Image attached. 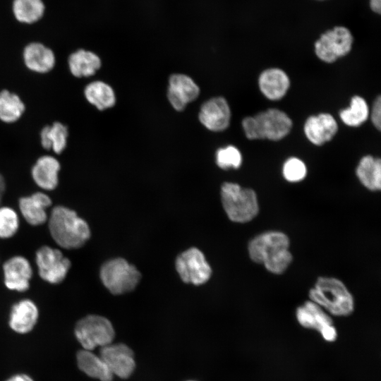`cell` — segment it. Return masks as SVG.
Here are the masks:
<instances>
[{
	"instance_id": "cell-5",
	"label": "cell",
	"mask_w": 381,
	"mask_h": 381,
	"mask_svg": "<svg viewBox=\"0 0 381 381\" xmlns=\"http://www.w3.org/2000/svg\"><path fill=\"white\" fill-rule=\"evenodd\" d=\"M99 276L104 286L115 295L133 291L141 278L136 267L121 258L104 262L101 267Z\"/></svg>"
},
{
	"instance_id": "cell-17",
	"label": "cell",
	"mask_w": 381,
	"mask_h": 381,
	"mask_svg": "<svg viewBox=\"0 0 381 381\" xmlns=\"http://www.w3.org/2000/svg\"><path fill=\"white\" fill-rule=\"evenodd\" d=\"M23 56L26 67L36 73H48L55 65L54 53L40 42H31L26 45Z\"/></svg>"
},
{
	"instance_id": "cell-14",
	"label": "cell",
	"mask_w": 381,
	"mask_h": 381,
	"mask_svg": "<svg viewBox=\"0 0 381 381\" xmlns=\"http://www.w3.org/2000/svg\"><path fill=\"white\" fill-rule=\"evenodd\" d=\"M303 131L306 137L312 144L320 146L334 138L338 131V124L330 114L320 113L306 119Z\"/></svg>"
},
{
	"instance_id": "cell-33",
	"label": "cell",
	"mask_w": 381,
	"mask_h": 381,
	"mask_svg": "<svg viewBox=\"0 0 381 381\" xmlns=\"http://www.w3.org/2000/svg\"><path fill=\"white\" fill-rule=\"evenodd\" d=\"M371 121L378 131L381 128V97L378 96L375 100L371 111Z\"/></svg>"
},
{
	"instance_id": "cell-36",
	"label": "cell",
	"mask_w": 381,
	"mask_h": 381,
	"mask_svg": "<svg viewBox=\"0 0 381 381\" xmlns=\"http://www.w3.org/2000/svg\"><path fill=\"white\" fill-rule=\"evenodd\" d=\"M7 381H33V380L27 375L18 374L11 377Z\"/></svg>"
},
{
	"instance_id": "cell-6",
	"label": "cell",
	"mask_w": 381,
	"mask_h": 381,
	"mask_svg": "<svg viewBox=\"0 0 381 381\" xmlns=\"http://www.w3.org/2000/svg\"><path fill=\"white\" fill-rule=\"evenodd\" d=\"M75 335L83 349L92 351L96 347H102L112 343L115 332L107 318L90 315L77 322Z\"/></svg>"
},
{
	"instance_id": "cell-26",
	"label": "cell",
	"mask_w": 381,
	"mask_h": 381,
	"mask_svg": "<svg viewBox=\"0 0 381 381\" xmlns=\"http://www.w3.org/2000/svg\"><path fill=\"white\" fill-rule=\"evenodd\" d=\"M86 99L99 110H104L113 107L116 97L113 89L102 81L89 83L84 90Z\"/></svg>"
},
{
	"instance_id": "cell-27",
	"label": "cell",
	"mask_w": 381,
	"mask_h": 381,
	"mask_svg": "<svg viewBox=\"0 0 381 381\" xmlns=\"http://www.w3.org/2000/svg\"><path fill=\"white\" fill-rule=\"evenodd\" d=\"M12 9L18 21L32 24L42 18L45 6L42 0H14Z\"/></svg>"
},
{
	"instance_id": "cell-35",
	"label": "cell",
	"mask_w": 381,
	"mask_h": 381,
	"mask_svg": "<svg viewBox=\"0 0 381 381\" xmlns=\"http://www.w3.org/2000/svg\"><path fill=\"white\" fill-rule=\"evenodd\" d=\"M369 6L373 12L380 14L381 0H369Z\"/></svg>"
},
{
	"instance_id": "cell-15",
	"label": "cell",
	"mask_w": 381,
	"mask_h": 381,
	"mask_svg": "<svg viewBox=\"0 0 381 381\" xmlns=\"http://www.w3.org/2000/svg\"><path fill=\"white\" fill-rule=\"evenodd\" d=\"M3 270L4 283L8 289L18 291H25L29 289L32 271L26 258L12 257L4 262Z\"/></svg>"
},
{
	"instance_id": "cell-30",
	"label": "cell",
	"mask_w": 381,
	"mask_h": 381,
	"mask_svg": "<svg viewBox=\"0 0 381 381\" xmlns=\"http://www.w3.org/2000/svg\"><path fill=\"white\" fill-rule=\"evenodd\" d=\"M216 163L222 169H238L242 163V155L233 145L219 148L216 152Z\"/></svg>"
},
{
	"instance_id": "cell-25",
	"label": "cell",
	"mask_w": 381,
	"mask_h": 381,
	"mask_svg": "<svg viewBox=\"0 0 381 381\" xmlns=\"http://www.w3.org/2000/svg\"><path fill=\"white\" fill-rule=\"evenodd\" d=\"M68 135V127L59 121L44 126L40 132L41 145L45 150L61 154L66 148Z\"/></svg>"
},
{
	"instance_id": "cell-12",
	"label": "cell",
	"mask_w": 381,
	"mask_h": 381,
	"mask_svg": "<svg viewBox=\"0 0 381 381\" xmlns=\"http://www.w3.org/2000/svg\"><path fill=\"white\" fill-rule=\"evenodd\" d=\"M198 117L201 123L210 131H222L229 126L231 110L224 97H216L202 104Z\"/></svg>"
},
{
	"instance_id": "cell-21",
	"label": "cell",
	"mask_w": 381,
	"mask_h": 381,
	"mask_svg": "<svg viewBox=\"0 0 381 381\" xmlns=\"http://www.w3.org/2000/svg\"><path fill=\"white\" fill-rule=\"evenodd\" d=\"M298 323L307 329L320 332L325 327L333 325L330 316L322 308L312 301H306L296 310Z\"/></svg>"
},
{
	"instance_id": "cell-4",
	"label": "cell",
	"mask_w": 381,
	"mask_h": 381,
	"mask_svg": "<svg viewBox=\"0 0 381 381\" xmlns=\"http://www.w3.org/2000/svg\"><path fill=\"white\" fill-rule=\"evenodd\" d=\"M222 205L233 222L244 223L253 219L259 210L255 191L234 183H224L221 188Z\"/></svg>"
},
{
	"instance_id": "cell-2",
	"label": "cell",
	"mask_w": 381,
	"mask_h": 381,
	"mask_svg": "<svg viewBox=\"0 0 381 381\" xmlns=\"http://www.w3.org/2000/svg\"><path fill=\"white\" fill-rule=\"evenodd\" d=\"M49 229L54 241L66 249L80 248L90 237L87 223L75 211L61 205L52 209Z\"/></svg>"
},
{
	"instance_id": "cell-29",
	"label": "cell",
	"mask_w": 381,
	"mask_h": 381,
	"mask_svg": "<svg viewBox=\"0 0 381 381\" xmlns=\"http://www.w3.org/2000/svg\"><path fill=\"white\" fill-rule=\"evenodd\" d=\"M369 116V108L364 98L355 95L351 99L350 106L340 111L339 116L344 124L350 127H358L366 121Z\"/></svg>"
},
{
	"instance_id": "cell-7",
	"label": "cell",
	"mask_w": 381,
	"mask_h": 381,
	"mask_svg": "<svg viewBox=\"0 0 381 381\" xmlns=\"http://www.w3.org/2000/svg\"><path fill=\"white\" fill-rule=\"evenodd\" d=\"M353 37L345 26H335L323 32L314 44L316 56L321 61L331 64L347 55L351 50Z\"/></svg>"
},
{
	"instance_id": "cell-8",
	"label": "cell",
	"mask_w": 381,
	"mask_h": 381,
	"mask_svg": "<svg viewBox=\"0 0 381 381\" xmlns=\"http://www.w3.org/2000/svg\"><path fill=\"white\" fill-rule=\"evenodd\" d=\"M175 265L181 279L187 284L201 285L207 282L212 274L204 254L194 247L181 253L176 258Z\"/></svg>"
},
{
	"instance_id": "cell-1",
	"label": "cell",
	"mask_w": 381,
	"mask_h": 381,
	"mask_svg": "<svg viewBox=\"0 0 381 381\" xmlns=\"http://www.w3.org/2000/svg\"><path fill=\"white\" fill-rule=\"evenodd\" d=\"M289 241L286 234L269 231L255 237L248 245L252 260L263 264L272 273H282L292 260L289 250Z\"/></svg>"
},
{
	"instance_id": "cell-23",
	"label": "cell",
	"mask_w": 381,
	"mask_h": 381,
	"mask_svg": "<svg viewBox=\"0 0 381 381\" xmlns=\"http://www.w3.org/2000/svg\"><path fill=\"white\" fill-rule=\"evenodd\" d=\"M77 363L81 371L100 381H112L113 374L100 356L92 351L80 350L77 353Z\"/></svg>"
},
{
	"instance_id": "cell-13",
	"label": "cell",
	"mask_w": 381,
	"mask_h": 381,
	"mask_svg": "<svg viewBox=\"0 0 381 381\" xmlns=\"http://www.w3.org/2000/svg\"><path fill=\"white\" fill-rule=\"evenodd\" d=\"M199 94V87L189 76L178 73L170 76L167 97L176 110H183L188 103L197 99Z\"/></svg>"
},
{
	"instance_id": "cell-32",
	"label": "cell",
	"mask_w": 381,
	"mask_h": 381,
	"mask_svg": "<svg viewBox=\"0 0 381 381\" xmlns=\"http://www.w3.org/2000/svg\"><path fill=\"white\" fill-rule=\"evenodd\" d=\"M282 173L289 182H298L306 176L307 169L304 162L295 157L286 159L283 165Z\"/></svg>"
},
{
	"instance_id": "cell-20",
	"label": "cell",
	"mask_w": 381,
	"mask_h": 381,
	"mask_svg": "<svg viewBox=\"0 0 381 381\" xmlns=\"http://www.w3.org/2000/svg\"><path fill=\"white\" fill-rule=\"evenodd\" d=\"M38 318V309L30 300L24 299L15 304L11 312L9 325L20 334L30 332Z\"/></svg>"
},
{
	"instance_id": "cell-11",
	"label": "cell",
	"mask_w": 381,
	"mask_h": 381,
	"mask_svg": "<svg viewBox=\"0 0 381 381\" xmlns=\"http://www.w3.org/2000/svg\"><path fill=\"white\" fill-rule=\"evenodd\" d=\"M99 356L113 375L126 379L133 373L135 363L133 352L126 344H109L100 349Z\"/></svg>"
},
{
	"instance_id": "cell-24",
	"label": "cell",
	"mask_w": 381,
	"mask_h": 381,
	"mask_svg": "<svg viewBox=\"0 0 381 381\" xmlns=\"http://www.w3.org/2000/svg\"><path fill=\"white\" fill-rule=\"evenodd\" d=\"M356 175L361 183L371 190L381 188V160L368 155L363 157L357 166Z\"/></svg>"
},
{
	"instance_id": "cell-16",
	"label": "cell",
	"mask_w": 381,
	"mask_h": 381,
	"mask_svg": "<svg viewBox=\"0 0 381 381\" xmlns=\"http://www.w3.org/2000/svg\"><path fill=\"white\" fill-rule=\"evenodd\" d=\"M258 86L262 95L270 100L283 98L290 87L288 75L278 68L263 71L258 78Z\"/></svg>"
},
{
	"instance_id": "cell-28",
	"label": "cell",
	"mask_w": 381,
	"mask_h": 381,
	"mask_svg": "<svg viewBox=\"0 0 381 381\" xmlns=\"http://www.w3.org/2000/svg\"><path fill=\"white\" fill-rule=\"evenodd\" d=\"M25 107L20 97L7 90L0 92V120L10 123L18 121Z\"/></svg>"
},
{
	"instance_id": "cell-38",
	"label": "cell",
	"mask_w": 381,
	"mask_h": 381,
	"mask_svg": "<svg viewBox=\"0 0 381 381\" xmlns=\"http://www.w3.org/2000/svg\"><path fill=\"white\" fill-rule=\"evenodd\" d=\"M318 1H325V0H318Z\"/></svg>"
},
{
	"instance_id": "cell-3",
	"label": "cell",
	"mask_w": 381,
	"mask_h": 381,
	"mask_svg": "<svg viewBox=\"0 0 381 381\" xmlns=\"http://www.w3.org/2000/svg\"><path fill=\"white\" fill-rule=\"evenodd\" d=\"M309 297L328 313L336 316H347L354 308L352 295L339 279L332 277H319Z\"/></svg>"
},
{
	"instance_id": "cell-31",
	"label": "cell",
	"mask_w": 381,
	"mask_h": 381,
	"mask_svg": "<svg viewBox=\"0 0 381 381\" xmlns=\"http://www.w3.org/2000/svg\"><path fill=\"white\" fill-rule=\"evenodd\" d=\"M19 226L16 212L8 207H0V238H7L13 236Z\"/></svg>"
},
{
	"instance_id": "cell-9",
	"label": "cell",
	"mask_w": 381,
	"mask_h": 381,
	"mask_svg": "<svg viewBox=\"0 0 381 381\" xmlns=\"http://www.w3.org/2000/svg\"><path fill=\"white\" fill-rule=\"evenodd\" d=\"M257 140L277 141L285 138L292 128V121L283 111L271 108L253 116Z\"/></svg>"
},
{
	"instance_id": "cell-10",
	"label": "cell",
	"mask_w": 381,
	"mask_h": 381,
	"mask_svg": "<svg viewBox=\"0 0 381 381\" xmlns=\"http://www.w3.org/2000/svg\"><path fill=\"white\" fill-rule=\"evenodd\" d=\"M36 263L40 277L51 284L61 282L71 267V261L59 250L47 246L37 250Z\"/></svg>"
},
{
	"instance_id": "cell-19",
	"label": "cell",
	"mask_w": 381,
	"mask_h": 381,
	"mask_svg": "<svg viewBox=\"0 0 381 381\" xmlns=\"http://www.w3.org/2000/svg\"><path fill=\"white\" fill-rule=\"evenodd\" d=\"M60 168V163L54 157L44 155L38 158L33 165L32 177L39 187L52 190L58 185Z\"/></svg>"
},
{
	"instance_id": "cell-18",
	"label": "cell",
	"mask_w": 381,
	"mask_h": 381,
	"mask_svg": "<svg viewBox=\"0 0 381 381\" xmlns=\"http://www.w3.org/2000/svg\"><path fill=\"white\" fill-rule=\"evenodd\" d=\"M51 205V198L41 192L19 200V208L23 217L28 223L33 226L45 223L47 219L46 209Z\"/></svg>"
},
{
	"instance_id": "cell-37",
	"label": "cell",
	"mask_w": 381,
	"mask_h": 381,
	"mask_svg": "<svg viewBox=\"0 0 381 381\" xmlns=\"http://www.w3.org/2000/svg\"><path fill=\"white\" fill-rule=\"evenodd\" d=\"M6 184L4 177L0 174V204L5 191Z\"/></svg>"
},
{
	"instance_id": "cell-22",
	"label": "cell",
	"mask_w": 381,
	"mask_h": 381,
	"mask_svg": "<svg viewBox=\"0 0 381 381\" xmlns=\"http://www.w3.org/2000/svg\"><path fill=\"white\" fill-rule=\"evenodd\" d=\"M68 64L71 74L75 77H89L99 69L101 60L90 51L78 49L69 55Z\"/></svg>"
},
{
	"instance_id": "cell-34",
	"label": "cell",
	"mask_w": 381,
	"mask_h": 381,
	"mask_svg": "<svg viewBox=\"0 0 381 381\" xmlns=\"http://www.w3.org/2000/svg\"><path fill=\"white\" fill-rule=\"evenodd\" d=\"M320 333L322 338L327 341H334L337 337V329L333 325L325 327Z\"/></svg>"
}]
</instances>
